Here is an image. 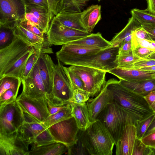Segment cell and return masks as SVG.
Returning <instances> with one entry per match:
<instances>
[{"label":"cell","instance_id":"obj_46","mask_svg":"<svg viewBox=\"0 0 155 155\" xmlns=\"http://www.w3.org/2000/svg\"><path fill=\"white\" fill-rule=\"evenodd\" d=\"M133 54L140 58H146L155 51L137 45H132Z\"/></svg>","mask_w":155,"mask_h":155},{"label":"cell","instance_id":"obj_60","mask_svg":"<svg viewBox=\"0 0 155 155\" xmlns=\"http://www.w3.org/2000/svg\"><path fill=\"white\" fill-rule=\"evenodd\" d=\"M146 58L155 59V51L151 53L148 57Z\"/></svg>","mask_w":155,"mask_h":155},{"label":"cell","instance_id":"obj_11","mask_svg":"<svg viewBox=\"0 0 155 155\" xmlns=\"http://www.w3.org/2000/svg\"><path fill=\"white\" fill-rule=\"evenodd\" d=\"M55 141L67 147L75 142L79 129L73 117L54 124L48 128Z\"/></svg>","mask_w":155,"mask_h":155},{"label":"cell","instance_id":"obj_10","mask_svg":"<svg viewBox=\"0 0 155 155\" xmlns=\"http://www.w3.org/2000/svg\"><path fill=\"white\" fill-rule=\"evenodd\" d=\"M16 101L24 113L41 123L50 115L46 97L31 98L22 92Z\"/></svg>","mask_w":155,"mask_h":155},{"label":"cell","instance_id":"obj_22","mask_svg":"<svg viewBox=\"0 0 155 155\" xmlns=\"http://www.w3.org/2000/svg\"><path fill=\"white\" fill-rule=\"evenodd\" d=\"M81 13L82 12H70L61 10L53 19L65 26L88 32L81 22Z\"/></svg>","mask_w":155,"mask_h":155},{"label":"cell","instance_id":"obj_17","mask_svg":"<svg viewBox=\"0 0 155 155\" xmlns=\"http://www.w3.org/2000/svg\"><path fill=\"white\" fill-rule=\"evenodd\" d=\"M136 138V126L132 123L126 124L119 139L115 144L116 155H132Z\"/></svg>","mask_w":155,"mask_h":155},{"label":"cell","instance_id":"obj_52","mask_svg":"<svg viewBox=\"0 0 155 155\" xmlns=\"http://www.w3.org/2000/svg\"><path fill=\"white\" fill-rule=\"evenodd\" d=\"M132 51L131 41L123 42L119 47V54H127Z\"/></svg>","mask_w":155,"mask_h":155},{"label":"cell","instance_id":"obj_30","mask_svg":"<svg viewBox=\"0 0 155 155\" xmlns=\"http://www.w3.org/2000/svg\"><path fill=\"white\" fill-rule=\"evenodd\" d=\"M35 51L32 47L26 54L8 68L0 79L6 76L16 77L21 78L26 61L31 54Z\"/></svg>","mask_w":155,"mask_h":155},{"label":"cell","instance_id":"obj_27","mask_svg":"<svg viewBox=\"0 0 155 155\" xmlns=\"http://www.w3.org/2000/svg\"><path fill=\"white\" fill-rule=\"evenodd\" d=\"M119 81L126 87L143 97L155 90V79L137 81H129L119 79Z\"/></svg>","mask_w":155,"mask_h":155},{"label":"cell","instance_id":"obj_3","mask_svg":"<svg viewBox=\"0 0 155 155\" xmlns=\"http://www.w3.org/2000/svg\"><path fill=\"white\" fill-rule=\"evenodd\" d=\"M97 119L100 120L110 132L115 140V145L125 125L129 123L134 124L127 113L114 102L108 104L99 114Z\"/></svg>","mask_w":155,"mask_h":155},{"label":"cell","instance_id":"obj_8","mask_svg":"<svg viewBox=\"0 0 155 155\" xmlns=\"http://www.w3.org/2000/svg\"><path fill=\"white\" fill-rule=\"evenodd\" d=\"M91 33L65 26L53 19L46 34V41L51 45H63L84 38Z\"/></svg>","mask_w":155,"mask_h":155},{"label":"cell","instance_id":"obj_32","mask_svg":"<svg viewBox=\"0 0 155 155\" xmlns=\"http://www.w3.org/2000/svg\"><path fill=\"white\" fill-rule=\"evenodd\" d=\"M0 96L5 91L12 89L18 94L22 80L16 77L6 76L0 79Z\"/></svg>","mask_w":155,"mask_h":155},{"label":"cell","instance_id":"obj_58","mask_svg":"<svg viewBox=\"0 0 155 155\" xmlns=\"http://www.w3.org/2000/svg\"><path fill=\"white\" fill-rule=\"evenodd\" d=\"M155 131V114L154 117L144 136Z\"/></svg>","mask_w":155,"mask_h":155},{"label":"cell","instance_id":"obj_33","mask_svg":"<svg viewBox=\"0 0 155 155\" xmlns=\"http://www.w3.org/2000/svg\"><path fill=\"white\" fill-rule=\"evenodd\" d=\"M132 17L141 25H155V15L147 11L137 8L131 11Z\"/></svg>","mask_w":155,"mask_h":155},{"label":"cell","instance_id":"obj_20","mask_svg":"<svg viewBox=\"0 0 155 155\" xmlns=\"http://www.w3.org/2000/svg\"><path fill=\"white\" fill-rule=\"evenodd\" d=\"M119 79L129 81H137L155 79V71L135 69L115 68L109 71Z\"/></svg>","mask_w":155,"mask_h":155},{"label":"cell","instance_id":"obj_19","mask_svg":"<svg viewBox=\"0 0 155 155\" xmlns=\"http://www.w3.org/2000/svg\"><path fill=\"white\" fill-rule=\"evenodd\" d=\"M13 34L36 50L41 49L43 53H53L45 38H42L24 28L18 23L12 30Z\"/></svg>","mask_w":155,"mask_h":155},{"label":"cell","instance_id":"obj_47","mask_svg":"<svg viewBox=\"0 0 155 155\" xmlns=\"http://www.w3.org/2000/svg\"><path fill=\"white\" fill-rule=\"evenodd\" d=\"M155 65V59L148 58H140L133 65V69H139L141 68Z\"/></svg>","mask_w":155,"mask_h":155},{"label":"cell","instance_id":"obj_14","mask_svg":"<svg viewBox=\"0 0 155 155\" xmlns=\"http://www.w3.org/2000/svg\"><path fill=\"white\" fill-rule=\"evenodd\" d=\"M29 144L22 139L18 131L0 135V155H28Z\"/></svg>","mask_w":155,"mask_h":155},{"label":"cell","instance_id":"obj_1","mask_svg":"<svg viewBox=\"0 0 155 155\" xmlns=\"http://www.w3.org/2000/svg\"><path fill=\"white\" fill-rule=\"evenodd\" d=\"M106 84L112 94L114 102L127 113L136 126L139 121L154 113L144 97L126 87L119 81L111 79Z\"/></svg>","mask_w":155,"mask_h":155},{"label":"cell","instance_id":"obj_51","mask_svg":"<svg viewBox=\"0 0 155 155\" xmlns=\"http://www.w3.org/2000/svg\"><path fill=\"white\" fill-rule=\"evenodd\" d=\"M23 16L31 24L37 27L42 31L41 26L39 21L32 13L31 12H25Z\"/></svg>","mask_w":155,"mask_h":155},{"label":"cell","instance_id":"obj_29","mask_svg":"<svg viewBox=\"0 0 155 155\" xmlns=\"http://www.w3.org/2000/svg\"><path fill=\"white\" fill-rule=\"evenodd\" d=\"M25 12L32 13L39 21L42 28V31L46 34L49 29L48 23V9L45 7L33 5H23Z\"/></svg>","mask_w":155,"mask_h":155},{"label":"cell","instance_id":"obj_9","mask_svg":"<svg viewBox=\"0 0 155 155\" xmlns=\"http://www.w3.org/2000/svg\"><path fill=\"white\" fill-rule=\"evenodd\" d=\"M32 47L13 35L10 43L0 49V79L8 68Z\"/></svg>","mask_w":155,"mask_h":155},{"label":"cell","instance_id":"obj_41","mask_svg":"<svg viewBox=\"0 0 155 155\" xmlns=\"http://www.w3.org/2000/svg\"><path fill=\"white\" fill-rule=\"evenodd\" d=\"M63 68L71 83L74 90L78 89L84 90V84L81 78L68 67L63 66Z\"/></svg>","mask_w":155,"mask_h":155},{"label":"cell","instance_id":"obj_35","mask_svg":"<svg viewBox=\"0 0 155 155\" xmlns=\"http://www.w3.org/2000/svg\"><path fill=\"white\" fill-rule=\"evenodd\" d=\"M140 58L134 54L133 51L130 53L118 54L116 63L117 67L122 68L133 69L134 63Z\"/></svg>","mask_w":155,"mask_h":155},{"label":"cell","instance_id":"obj_12","mask_svg":"<svg viewBox=\"0 0 155 155\" xmlns=\"http://www.w3.org/2000/svg\"><path fill=\"white\" fill-rule=\"evenodd\" d=\"M102 49L68 43L62 45L61 48L56 53V55L57 59L61 62L71 65L81 58L96 54Z\"/></svg>","mask_w":155,"mask_h":155},{"label":"cell","instance_id":"obj_39","mask_svg":"<svg viewBox=\"0 0 155 155\" xmlns=\"http://www.w3.org/2000/svg\"><path fill=\"white\" fill-rule=\"evenodd\" d=\"M132 155H155V148L147 146L141 140L137 138Z\"/></svg>","mask_w":155,"mask_h":155},{"label":"cell","instance_id":"obj_61","mask_svg":"<svg viewBox=\"0 0 155 155\" xmlns=\"http://www.w3.org/2000/svg\"><path fill=\"white\" fill-rule=\"evenodd\" d=\"M98 1V2H100L101 0H97Z\"/></svg>","mask_w":155,"mask_h":155},{"label":"cell","instance_id":"obj_26","mask_svg":"<svg viewBox=\"0 0 155 155\" xmlns=\"http://www.w3.org/2000/svg\"><path fill=\"white\" fill-rule=\"evenodd\" d=\"M141 25L131 17L124 28L117 33L110 41L111 45L119 46L123 42L131 41L133 32Z\"/></svg>","mask_w":155,"mask_h":155},{"label":"cell","instance_id":"obj_45","mask_svg":"<svg viewBox=\"0 0 155 155\" xmlns=\"http://www.w3.org/2000/svg\"><path fill=\"white\" fill-rule=\"evenodd\" d=\"M18 94L12 89L5 91L0 96V107L15 101Z\"/></svg>","mask_w":155,"mask_h":155},{"label":"cell","instance_id":"obj_48","mask_svg":"<svg viewBox=\"0 0 155 155\" xmlns=\"http://www.w3.org/2000/svg\"><path fill=\"white\" fill-rule=\"evenodd\" d=\"M7 29L0 28V49L5 47V45L11 39L12 36L13 35L12 31L11 33Z\"/></svg>","mask_w":155,"mask_h":155},{"label":"cell","instance_id":"obj_53","mask_svg":"<svg viewBox=\"0 0 155 155\" xmlns=\"http://www.w3.org/2000/svg\"><path fill=\"white\" fill-rule=\"evenodd\" d=\"M23 5H36L45 7L48 9L47 0H21Z\"/></svg>","mask_w":155,"mask_h":155},{"label":"cell","instance_id":"obj_36","mask_svg":"<svg viewBox=\"0 0 155 155\" xmlns=\"http://www.w3.org/2000/svg\"><path fill=\"white\" fill-rule=\"evenodd\" d=\"M91 0H64L61 10L70 12H80L87 2Z\"/></svg>","mask_w":155,"mask_h":155},{"label":"cell","instance_id":"obj_55","mask_svg":"<svg viewBox=\"0 0 155 155\" xmlns=\"http://www.w3.org/2000/svg\"><path fill=\"white\" fill-rule=\"evenodd\" d=\"M49 112L50 115L54 114L66 108L68 105L70 104L60 106L53 105L47 102Z\"/></svg>","mask_w":155,"mask_h":155},{"label":"cell","instance_id":"obj_50","mask_svg":"<svg viewBox=\"0 0 155 155\" xmlns=\"http://www.w3.org/2000/svg\"><path fill=\"white\" fill-rule=\"evenodd\" d=\"M133 34L135 37L139 39L152 40L147 32L141 26L137 28Z\"/></svg>","mask_w":155,"mask_h":155},{"label":"cell","instance_id":"obj_28","mask_svg":"<svg viewBox=\"0 0 155 155\" xmlns=\"http://www.w3.org/2000/svg\"><path fill=\"white\" fill-rule=\"evenodd\" d=\"M69 43L102 49L111 45L110 42L104 39L99 32L91 33L84 38Z\"/></svg>","mask_w":155,"mask_h":155},{"label":"cell","instance_id":"obj_21","mask_svg":"<svg viewBox=\"0 0 155 155\" xmlns=\"http://www.w3.org/2000/svg\"><path fill=\"white\" fill-rule=\"evenodd\" d=\"M101 18V6L92 5L82 12L80 21L87 31L91 33Z\"/></svg>","mask_w":155,"mask_h":155},{"label":"cell","instance_id":"obj_24","mask_svg":"<svg viewBox=\"0 0 155 155\" xmlns=\"http://www.w3.org/2000/svg\"><path fill=\"white\" fill-rule=\"evenodd\" d=\"M71 106L73 117L79 129L83 131L85 130L91 123L87 103L80 104L71 103Z\"/></svg>","mask_w":155,"mask_h":155},{"label":"cell","instance_id":"obj_13","mask_svg":"<svg viewBox=\"0 0 155 155\" xmlns=\"http://www.w3.org/2000/svg\"><path fill=\"white\" fill-rule=\"evenodd\" d=\"M22 5L18 0H0V28L12 30L15 27L24 15Z\"/></svg>","mask_w":155,"mask_h":155},{"label":"cell","instance_id":"obj_18","mask_svg":"<svg viewBox=\"0 0 155 155\" xmlns=\"http://www.w3.org/2000/svg\"><path fill=\"white\" fill-rule=\"evenodd\" d=\"M37 63L48 94L47 97L52 91L56 64L50 56L47 53H43L40 54Z\"/></svg>","mask_w":155,"mask_h":155},{"label":"cell","instance_id":"obj_37","mask_svg":"<svg viewBox=\"0 0 155 155\" xmlns=\"http://www.w3.org/2000/svg\"><path fill=\"white\" fill-rule=\"evenodd\" d=\"M41 53H43L41 50L35 49V51L30 56L26 61L21 77V80L25 79L27 77L37 62Z\"/></svg>","mask_w":155,"mask_h":155},{"label":"cell","instance_id":"obj_44","mask_svg":"<svg viewBox=\"0 0 155 155\" xmlns=\"http://www.w3.org/2000/svg\"><path fill=\"white\" fill-rule=\"evenodd\" d=\"M18 24L24 28L35 35L42 38H45V34L37 27L31 24L23 16L20 19Z\"/></svg>","mask_w":155,"mask_h":155},{"label":"cell","instance_id":"obj_6","mask_svg":"<svg viewBox=\"0 0 155 155\" xmlns=\"http://www.w3.org/2000/svg\"><path fill=\"white\" fill-rule=\"evenodd\" d=\"M25 120L24 113L16 100L0 107V135L18 131Z\"/></svg>","mask_w":155,"mask_h":155},{"label":"cell","instance_id":"obj_4","mask_svg":"<svg viewBox=\"0 0 155 155\" xmlns=\"http://www.w3.org/2000/svg\"><path fill=\"white\" fill-rule=\"evenodd\" d=\"M57 60L52 91L46 99L51 105L60 106L71 103L70 101L73 96L74 90L61 62Z\"/></svg>","mask_w":155,"mask_h":155},{"label":"cell","instance_id":"obj_16","mask_svg":"<svg viewBox=\"0 0 155 155\" xmlns=\"http://www.w3.org/2000/svg\"><path fill=\"white\" fill-rule=\"evenodd\" d=\"M113 102L112 94L106 83L100 92L95 97L90 98L86 103L91 122L95 121L100 113L108 104Z\"/></svg>","mask_w":155,"mask_h":155},{"label":"cell","instance_id":"obj_54","mask_svg":"<svg viewBox=\"0 0 155 155\" xmlns=\"http://www.w3.org/2000/svg\"><path fill=\"white\" fill-rule=\"evenodd\" d=\"M144 97L150 108L155 113V90L150 92Z\"/></svg>","mask_w":155,"mask_h":155},{"label":"cell","instance_id":"obj_40","mask_svg":"<svg viewBox=\"0 0 155 155\" xmlns=\"http://www.w3.org/2000/svg\"><path fill=\"white\" fill-rule=\"evenodd\" d=\"M64 0H47L48 5V21L50 25L53 18L62 9Z\"/></svg>","mask_w":155,"mask_h":155},{"label":"cell","instance_id":"obj_38","mask_svg":"<svg viewBox=\"0 0 155 155\" xmlns=\"http://www.w3.org/2000/svg\"><path fill=\"white\" fill-rule=\"evenodd\" d=\"M153 113L139 121L136 126L137 138L141 140L144 136L146 131L154 117Z\"/></svg>","mask_w":155,"mask_h":155},{"label":"cell","instance_id":"obj_5","mask_svg":"<svg viewBox=\"0 0 155 155\" xmlns=\"http://www.w3.org/2000/svg\"><path fill=\"white\" fill-rule=\"evenodd\" d=\"M68 68L81 78L84 90L90 94L91 98L96 96L105 85L107 72L103 71L78 65H71Z\"/></svg>","mask_w":155,"mask_h":155},{"label":"cell","instance_id":"obj_49","mask_svg":"<svg viewBox=\"0 0 155 155\" xmlns=\"http://www.w3.org/2000/svg\"><path fill=\"white\" fill-rule=\"evenodd\" d=\"M141 140L147 146L155 148V131L144 136Z\"/></svg>","mask_w":155,"mask_h":155},{"label":"cell","instance_id":"obj_25","mask_svg":"<svg viewBox=\"0 0 155 155\" xmlns=\"http://www.w3.org/2000/svg\"><path fill=\"white\" fill-rule=\"evenodd\" d=\"M47 128L41 123L25 120L18 131L22 139L31 144L33 143L35 137Z\"/></svg>","mask_w":155,"mask_h":155},{"label":"cell","instance_id":"obj_59","mask_svg":"<svg viewBox=\"0 0 155 155\" xmlns=\"http://www.w3.org/2000/svg\"><path fill=\"white\" fill-rule=\"evenodd\" d=\"M139 69L142 70L155 71V65L149 67L143 68Z\"/></svg>","mask_w":155,"mask_h":155},{"label":"cell","instance_id":"obj_2","mask_svg":"<svg viewBox=\"0 0 155 155\" xmlns=\"http://www.w3.org/2000/svg\"><path fill=\"white\" fill-rule=\"evenodd\" d=\"M83 144L90 155H111L115 140L104 124L97 119L82 134Z\"/></svg>","mask_w":155,"mask_h":155},{"label":"cell","instance_id":"obj_57","mask_svg":"<svg viewBox=\"0 0 155 155\" xmlns=\"http://www.w3.org/2000/svg\"><path fill=\"white\" fill-rule=\"evenodd\" d=\"M147 8L146 10L155 15V0H147Z\"/></svg>","mask_w":155,"mask_h":155},{"label":"cell","instance_id":"obj_56","mask_svg":"<svg viewBox=\"0 0 155 155\" xmlns=\"http://www.w3.org/2000/svg\"><path fill=\"white\" fill-rule=\"evenodd\" d=\"M141 26L147 32L152 39L155 40V25H142Z\"/></svg>","mask_w":155,"mask_h":155},{"label":"cell","instance_id":"obj_7","mask_svg":"<svg viewBox=\"0 0 155 155\" xmlns=\"http://www.w3.org/2000/svg\"><path fill=\"white\" fill-rule=\"evenodd\" d=\"M119 47L111 45L96 54L81 58L73 65L90 67L108 72L117 67L116 60L118 54Z\"/></svg>","mask_w":155,"mask_h":155},{"label":"cell","instance_id":"obj_34","mask_svg":"<svg viewBox=\"0 0 155 155\" xmlns=\"http://www.w3.org/2000/svg\"><path fill=\"white\" fill-rule=\"evenodd\" d=\"M83 131L79 129L75 142L72 145L68 147L67 154L69 155H90L83 144L82 139Z\"/></svg>","mask_w":155,"mask_h":155},{"label":"cell","instance_id":"obj_42","mask_svg":"<svg viewBox=\"0 0 155 155\" xmlns=\"http://www.w3.org/2000/svg\"><path fill=\"white\" fill-rule=\"evenodd\" d=\"M90 97V94L85 90L76 89L74 90L73 96L70 102L83 104L87 103Z\"/></svg>","mask_w":155,"mask_h":155},{"label":"cell","instance_id":"obj_31","mask_svg":"<svg viewBox=\"0 0 155 155\" xmlns=\"http://www.w3.org/2000/svg\"><path fill=\"white\" fill-rule=\"evenodd\" d=\"M71 104L62 110L50 115L41 124L47 128L56 123L73 117Z\"/></svg>","mask_w":155,"mask_h":155},{"label":"cell","instance_id":"obj_43","mask_svg":"<svg viewBox=\"0 0 155 155\" xmlns=\"http://www.w3.org/2000/svg\"><path fill=\"white\" fill-rule=\"evenodd\" d=\"M55 141L48 128L40 133L35 138L33 145L39 146Z\"/></svg>","mask_w":155,"mask_h":155},{"label":"cell","instance_id":"obj_15","mask_svg":"<svg viewBox=\"0 0 155 155\" xmlns=\"http://www.w3.org/2000/svg\"><path fill=\"white\" fill-rule=\"evenodd\" d=\"M22 93L33 98L46 97L48 94L36 63L27 77L22 80Z\"/></svg>","mask_w":155,"mask_h":155},{"label":"cell","instance_id":"obj_23","mask_svg":"<svg viewBox=\"0 0 155 155\" xmlns=\"http://www.w3.org/2000/svg\"><path fill=\"white\" fill-rule=\"evenodd\" d=\"M68 150V147L64 144L54 141L39 146L33 145L28 155H61Z\"/></svg>","mask_w":155,"mask_h":155}]
</instances>
